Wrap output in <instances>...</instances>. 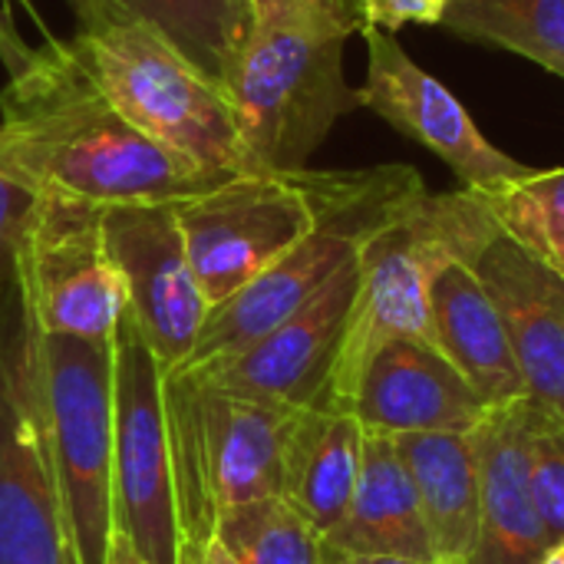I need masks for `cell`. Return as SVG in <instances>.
Segmentation results:
<instances>
[{
    "mask_svg": "<svg viewBox=\"0 0 564 564\" xmlns=\"http://www.w3.org/2000/svg\"><path fill=\"white\" fill-rule=\"evenodd\" d=\"M17 291L40 334L116 340L126 291L102 238V208L40 188L17 258Z\"/></svg>",
    "mask_w": 564,
    "mask_h": 564,
    "instance_id": "10",
    "label": "cell"
},
{
    "mask_svg": "<svg viewBox=\"0 0 564 564\" xmlns=\"http://www.w3.org/2000/svg\"><path fill=\"white\" fill-rule=\"evenodd\" d=\"M40 188L26 182L13 165L0 155V294L17 284V258L33 218Z\"/></svg>",
    "mask_w": 564,
    "mask_h": 564,
    "instance_id": "27",
    "label": "cell"
},
{
    "mask_svg": "<svg viewBox=\"0 0 564 564\" xmlns=\"http://www.w3.org/2000/svg\"><path fill=\"white\" fill-rule=\"evenodd\" d=\"M350 413L367 433H469L489 406L426 337H393L367 360Z\"/></svg>",
    "mask_w": 564,
    "mask_h": 564,
    "instance_id": "15",
    "label": "cell"
},
{
    "mask_svg": "<svg viewBox=\"0 0 564 564\" xmlns=\"http://www.w3.org/2000/svg\"><path fill=\"white\" fill-rule=\"evenodd\" d=\"M317 225L284 258L248 288L208 311L192 357L175 370H198L238 357L254 340L297 314L327 281H334L383 221L426 192L410 165H377L357 172H311Z\"/></svg>",
    "mask_w": 564,
    "mask_h": 564,
    "instance_id": "4",
    "label": "cell"
},
{
    "mask_svg": "<svg viewBox=\"0 0 564 564\" xmlns=\"http://www.w3.org/2000/svg\"><path fill=\"white\" fill-rule=\"evenodd\" d=\"M364 26L357 17L304 10L251 30L225 86L248 172H304L337 119L360 106L344 79V46Z\"/></svg>",
    "mask_w": 564,
    "mask_h": 564,
    "instance_id": "2",
    "label": "cell"
},
{
    "mask_svg": "<svg viewBox=\"0 0 564 564\" xmlns=\"http://www.w3.org/2000/svg\"><path fill=\"white\" fill-rule=\"evenodd\" d=\"M116 456L112 522L145 564H188L175 456L165 406V370L122 317L116 340Z\"/></svg>",
    "mask_w": 564,
    "mask_h": 564,
    "instance_id": "8",
    "label": "cell"
},
{
    "mask_svg": "<svg viewBox=\"0 0 564 564\" xmlns=\"http://www.w3.org/2000/svg\"><path fill=\"white\" fill-rule=\"evenodd\" d=\"M479 449V539L473 564H535L545 525L529 476V397L496 406L476 426Z\"/></svg>",
    "mask_w": 564,
    "mask_h": 564,
    "instance_id": "17",
    "label": "cell"
},
{
    "mask_svg": "<svg viewBox=\"0 0 564 564\" xmlns=\"http://www.w3.org/2000/svg\"><path fill=\"white\" fill-rule=\"evenodd\" d=\"M126 20H135L178 50L221 89L254 30L248 0H112Z\"/></svg>",
    "mask_w": 564,
    "mask_h": 564,
    "instance_id": "22",
    "label": "cell"
},
{
    "mask_svg": "<svg viewBox=\"0 0 564 564\" xmlns=\"http://www.w3.org/2000/svg\"><path fill=\"white\" fill-rule=\"evenodd\" d=\"M473 271L499 307L529 400L564 420V278L496 231Z\"/></svg>",
    "mask_w": 564,
    "mask_h": 564,
    "instance_id": "16",
    "label": "cell"
},
{
    "mask_svg": "<svg viewBox=\"0 0 564 564\" xmlns=\"http://www.w3.org/2000/svg\"><path fill=\"white\" fill-rule=\"evenodd\" d=\"M40 59V46H30L20 30L13 26V17L7 7H0V66L7 69L10 79L23 76L33 63Z\"/></svg>",
    "mask_w": 564,
    "mask_h": 564,
    "instance_id": "30",
    "label": "cell"
},
{
    "mask_svg": "<svg viewBox=\"0 0 564 564\" xmlns=\"http://www.w3.org/2000/svg\"><path fill=\"white\" fill-rule=\"evenodd\" d=\"M10 3H20V7H23V10L30 13V20H33V26H36V30L43 33V43H50V40H56V36L50 33V26L43 23V17H40V10H36V3H33V0H3V7H7V10H10Z\"/></svg>",
    "mask_w": 564,
    "mask_h": 564,
    "instance_id": "34",
    "label": "cell"
},
{
    "mask_svg": "<svg viewBox=\"0 0 564 564\" xmlns=\"http://www.w3.org/2000/svg\"><path fill=\"white\" fill-rule=\"evenodd\" d=\"M327 545L340 558L393 555L433 562L420 496L400 456L397 436L367 433L350 509L344 522L327 535Z\"/></svg>",
    "mask_w": 564,
    "mask_h": 564,
    "instance_id": "19",
    "label": "cell"
},
{
    "mask_svg": "<svg viewBox=\"0 0 564 564\" xmlns=\"http://www.w3.org/2000/svg\"><path fill=\"white\" fill-rule=\"evenodd\" d=\"M102 238L126 291V321L162 367H182L212 307L185 254L175 205L102 208Z\"/></svg>",
    "mask_w": 564,
    "mask_h": 564,
    "instance_id": "12",
    "label": "cell"
},
{
    "mask_svg": "<svg viewBox=\"0 0 564 564\" xmlns=\"http://www.w3.org/2000/svg\"><path fill=\"white\" fill-rule=\"evenodd\" d=\"M69 46L102 96L152 142L212 178L248 172L228 93L135 20L76 30Z\"/></svg>",
    "mask_w": 564,
    "mask_h": 564,
    "instance_id": "6",
    "label": "cell"
},
{
    "mask_svg": "<svg viewBox=\"0 0 564 564\" xmlns=\"http://www.w3.org/2000/svg\"><path fill=\"white\" fill-rule=\"evenodd\" d=\"M340 564H436V562H420V558H393V555H354V558H340Z\"/></svg>",
    "mask_w": 564,
    "mask_h": 564,
    "instance_id": "33",
    "label": "cell"
},
{
    "mask_svg": "<svg viewBox=\"0 0 564 564\" xmlns=\"http://www.w3.org/2000/svg\"><path fill=\"white\" fill-rule=\"evenodd\" d=\"M443 26L492 43L564 79V0H449Z\"/></svg>",
    "mask_w": 564,
    "mask_h": 564,
    "instance_id": "23",
    "label": "cell"
},
{
    "mask_svg": "<svg viewBox=\"0 0 564 564\" xmlns=\"http://www.w3.org/2000/svg\"><path fill=\"white\" fill-rule=\"evenodd\" d=\"M330 564H340V555H334V562H330Z\"/></svg>",
    "mask_w": 564,
    "mask_h": 564,
    "instance_id": "38",
    "label": "cell"
},
{
    "mask_svg": "<svg viewBox=\"0 0 564 564\" xmlns=\"http://www.w3.org/2000/svg\"><path fill=\"white\" fill-rule=\"evenodd\" d=\"M436 564H473L479 539V449L469 433L397 436Z\"/></svg>",
    "mask_w": 564,
    "mask_h": 564,
    "instance_id": "21",
    "label": "cell"
},
{
    "mask_svg": "<svg viewBox=\"0 0 564 564\" xmlns=\"http://www.w3.org/2000/svg\"><path fill=\"white\" fill-rule=\"evenodd\" d=\"M367 40V79L357 89V102L373 109L393 129L436 152L469 192H482L512 178H525L532 169L496 149L466 106L426 73L393 33L364 26Z\"/></svg>",
    "mask_w": 564,
    "mask_h": 564,
    "instance_id": "13",
    "label": "cell"
},
{
    "mask_svg": "<svg viewBox=\"0 0 564 564\" xmlns=\"http://www.w3.org/2000/svg\"><path fill=\"white\" fill-rule=\"evenodd\" d=\"M357 291V258L327 281L297 314L278 324L231 360L182 370L228 393L274 406H324L330 370L347 330Z\"/></svg>",
    "mask_w": 564,
    "mask_h": 564,
    "instance_id": "14",
    "label": "cell"
},
{
    "mask_svg": "<svg viewBox=\"0 0 564 564\" xmlns=\"http://www.w3.org/2000/svg\"><path fill=\"white\" fill-rule=\"evenodd\" d=\"M30 360L69 549L79 564H106L116 535L112 340L50 337L30 324Z\"/></svg>",
    "mask_w": 564,
    "mask_h": 564,
    "instance_id": "7",
    "label": "cell"
},
{
    "mask_svg": "<svg viewBox=\"0 0 564 564\" xmlns=\"http://www.w3.org/2000/svg\"><path fill=\"white\" fill-rule=\"evenodd\" d=\"M185 254L208 307H218L317 225L307 169L291 175L245 172L175 205Z\"/></svg>",
    "mask_w": 564,
    "mask_h": 564,
    "instance_id": "9",
    "label": "cell"
},
{
    "mask_svg": "<svg viewBox=\"0 0 564 564\" xmlns=\"http://www.w3.org/2000/svg\"><path fill=\"white\" fill-rule=\"evenodd\" d=\"M248 3H251L254 26L281 20V17H291V13H304V10H330V13H344V17L364 20L357 0H248Z\"/></svg>",
    "mask_w": 564,
    "mask_h": 564,
    "instance_id": "29",
    "label": "cell"
},
{
    "mask_svg": "<svg viewBox=\"0 0 564 564\" xmlns=\"http://www.w3.org/2000/svg\"><path fill=\"white\" fill-rule=\"evenodd\" d=\"M496 228L564 278V169L529 172L476 192Z\"/></svg>",
    "mask_w": 564,
    "mask_h": 564,
    "instance_id": "25",
    "label": "cell"
},
{
    "mask_svg": "<svg viewBox=\"0 0 564 564\" xmlns=\"http://www.w3.org/2000/svg\"><path fill=\"white\" fill-rule=\"evenodd\" d=\"M496 221L476 192L416 195L383 221L357 251V291L347 330L330 370L324 406L350 410L367 360L393 337L430 334V281L446 261H466L496 235Z\"/></svg>",
    "mask_w": 564,
    "mask_h": 564,
    "instance_id": "3",
    "label": "cell"
},
{
    "mask_svg": "<svg viewBox=\"0 0 564 564\" xmlns=\"http://www.w3.org/2000/svg\"><path fill=\"white\" fill-rule=\"evenodd\" d=\"M0 155L36 188L96 208L178 205L225 182L139 132L59 36L0 89Z\"/></svg>",
    "mask_w": 564,
    "mask_h": 564,
    "instance_id": "1",
    "label": "cell"
},
{
    "mask_svg": "<svg viewBox=\"0 0 564 564\" xmlns=\"http://www.w3.org/2000/svg\"><path fill=\"white\" fill-rule=\"evenodd\" d=\"M165 406L175 456L188 564H198L228 509L281 496L294 406H274L165 370Z\"/></svg>",
    "mask_w": 564,
    "mask_h": 564,
    "instance_id": "5",
    "label": "cell"
},
{
    "mask_svg": "<svg viewBox=\"0 0 564 564\" xmlns=\"http://www.w3.org/2000/svg\"><path fill=\"white\" fill-rule=\"evenodd\" d=\"M106 564H145V562L132 552V545H129L122 535H112V545H109Z\"/></svg>",
    "mask_w": 564,
    "mask_h": 564,
    "instance_id": "32",
    "label": "cell"
},
{
    "mask_svg": "<svg viewBox=\"0 0 564 564\" xmlns=\"http://www.w3.org/2000/svg\"><path fill=\"white\" fill-rule=\"evenodd\" d=\"M364 23L377 30H400L406 23H443L449 0H357Z\"/></svg>",
    "mask_w": 564,
    "mask_h": 564,
    "instance_id": "28",
    "label": "cell"
},
{
    "mask_svg": "<svg viewBox=\"0 0 564 564\" xmlns=\"http://www.w3.org/2000/svg\"><path fill=\"white\" fill-rule=\"evenodd\" d=\"M69 535L53 479L17 284L0 294V564H63Z\"/></svg>",
    "mask_w": 564,
    "mask_h": 564,
    "instance_id": "11",
    "label": "cell"
},
{
    "mask_svg": "<svg viewBox=\"0 0 564 564\" xmlns=\"http://www.w3.org/2000/svg\"><path fill=\"white\" fill-rule=\"evenodd\" d=\"M529 476L549 545L564 542V420L529 400Z\"/></svg>",
    "mask_w": 564,
    "mask_h": 564,
    "instance_id": "26",
    "label": "cell"
},
{
    "mask_svg": "<svg viewBox=\"0 0 564 564\" xmlns=\"http://www.w3.org/2000/svg\"><path fill=\"white\" fill-rule=\"evenodd\" d=\"M364 440L367 430L350 410L304 406L294 416L284 453L281 496L324 539L344 522L350 509L364 463Z\"/></svg>",
    "mask_w": 564,
    "mask_h": 564,
    "instance_id": "20",
    "label": "cell"
},
{
    "mask_svg": "<svg viewBox=\"0 0 564 564\" xmlns=\"http://www.w3.org/2000/svg\"><path fill=\"white\" fill-rule=\"evenodd\" d=\"M535 564H564V542L549 545V549H545V555H542Z\"/></svg>",
    "mask_w": 564,
    "mask_h": 564,
    "instance_id": "36",
    "label": "cell"
},
{
    "mask_svg": "<svg viewBox=\"0 0 564 564\" xmlns=\"http://www.w3.org/2000/svg\"><path fill=\"white\" fill-rule=\"evenodd\" d=\"M198 564H238V562H235V558H231L218 542H212V545L205 549V555L198 558Z\"/></svg>",
    "mask_w": 564,
    "mask_h": 564,
    "instance_id": "35",
    "label": "cell"
},
{
    "mask_svg": "<svg viewBox=\"0 0 564 564\" xmlns=\"http://www.w3.org/2000/svg\"><path fill=\"white\" fill-rule=\"evenodd\" d=\"M63 564H79V562H76V555H73V549L66 552V562H63Z\"/></svg>",
    "mask_w": 564,
    "mask_h": 564,
    "instance_id": "37",
    "label": "cell"
},
{
    "mask_svg": "<svg viewBox=\"0 0 564 564\" xmlns=\"http://www.w3.org/2000/svg\"><path fill=\"white\" fill-rule=\"evenodd\" d=\"M430 334L489 410L525 400L509 334L486 284L466 261H446L430 281Z\"/></svg>",
    "mask_w": 564,
    "mask_h": 564,
    "instance_id": "18",
    "label": "cell"
},
{
    "mask_svg": "<svg viewBox=\"0 0 564 564\" xmlns=\"http://www.w3.org/2000/svg\"><path fill=\"white\" fill-rule=\"evenodd\" d=\"M238 564H330L327 539L284 499L268 496L238 509H228L215 539Z\"/></svg>",
    "mask_w": 564,
    "mask_h": 564,
    "instance_id": "24",
    "label": "cell"
},
{
    "mask_svg": "<svg viewBox=\"0 0 564 564\" xmlns=\"http://www.w3.org/2000/svg\"><path fill=\"white\" fill-rule=\"evenodd\" d=\"M79 30H93V26H102V23H112V20H126L119 13V7L112 0H66Z\"/></svg>",
    "mask_w": 564,
    "mask_h": 564,
    "instance_id": "31",
    "label": "cell"
}]
</instances>
